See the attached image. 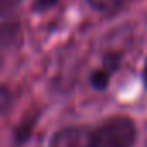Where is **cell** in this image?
<instances>
[{
    "label": "cell",
    "instance_id": "obj_2",
    "mask_svg": "<svg viewBox=\"0 0 147 147\" xmlns=\"http://www.w3.org/2000/svg\"><path fill=\"white\" fill-rule=\"evenodd\" d=\"M50 147H92V133L82 126H66L54 133Z\"/></svg>",
    "mask_w": 147,
    "mask_h": 147
},
{
    "label": "cell",
    "instance_id": "obj_1",
    "mask_svg": "<svg viewBox=\"0 0 147 147\" xmlns=\"http://www.w3.org/2000/svg\"><path fill=\"white\" fill-rule=\"evenodd\" d=\"M135 137V123L126 116H114L92 133V147H131Z\"/></svg>",
    "mask_w": 147,
    "mask_h": 147
},
{
    "label": "cell",
    "instance_id": "obj_6",
    "mask_svg": "<svg viewBox=\"0 0 147 147\" xmlns=\"http://www.w3.org/2000/svg\"><path fill=\"white\" fill-rule=\"evenodd\" d=\"M59 0H35V9L36 11H47L54 5H57Z\"/></svg>",
    "mask_w": 147,
    "mask_h": 147
},
{
    "label": "cell",
    "instance_id": "obj_7",
    "mask_svg": "<svg viewBox=\"0 0 147 147\" xmlns=\"http://www.w3.org/2000/svg\"><path fill=\"white\" fill-rule=\"evenodd\" d=\"M7 104H9V90H7V87H4L2 88V111L4 113L7 111Z\"/></svg>",
    "mask_w": 147,
    "mask_h": 147
},
{
    "label": "cell",
    "instance_id": "obj_4",
    "mask_svg": "<svg viewBox=\"0 0 147 147\" xmlns=\"http://www.w3.org/2000/svg\"><path fill=\"white\" fill-rule=\"evenodd\" d=\"M113 69L111 67H107L106 64L100 67V69H95L94 73H92V76H90V83H92V87L94 88H97V90H104L107 85H109V80H111V75H113Z\"/></svg>",
    "mask_w": 147,
    "mask_h": 147
},
{
    "label": "cell",
    "instance_id": "obj_3",
    "mask_svg": "<svg viewBox=\"0 0 147 147\" xmlns=\"http://www.w3.org/2000/svg\"><path fill=\"white\" fill-rule=\"evenodd\" d=\"M128 2V0H88V4L95 9V11H99V12H102V14H114V12H118L125 4Z\"/></svg>",
    "mask_w": 147,
    "mask_h": 147
},
{
    "label": "cell",
    "instance_id": "obj_5",
    "mask_svg": "<svg viewBox=\"0 0 147 147\" xmlns=\"http://www.w3.org/2000/svg\"><path fill=\"white\" fill-rule=\"evenodd\" d=\"M33 125H35V119H24L18 128H16V140H18V144H23V142H26L28 138H30V135H31V130H33Z\"/></svg>",
    "mask_w": 147,
    "mask_h": 147
},
{
    "label": "cell",
    "instance_id": "obj_8",
    "mask_svg": "<svg viewBox=\"0 0 147 147\" xmlns=\"http://www.w3.org/2000/svg\"><path fill=\"white\" fill-rule=\"evenodd\" d=\"M144 82H145V87H147V61H145V66H144Z\"/></svg>",
    "mask_w": 147,
    "mask_h": 147
}]
</instances>
